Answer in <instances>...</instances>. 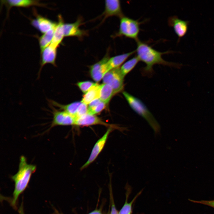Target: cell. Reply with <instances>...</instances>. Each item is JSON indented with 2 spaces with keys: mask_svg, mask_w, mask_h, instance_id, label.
Instances as JSON below:
<instances>
[{
  "mask_svg": "<svg viewBox=\"0 0 214 214\" xmlns=\"http://www.w3.org/2000/svg\"><path fill=\"white\" fill-rule=\"evenodd\" d=\"M57 49L50 45L40 53V66L37 73V79L40 78L42 70L46 64H50L56 67V60Z\"/></svg>",
  "mask_w": 214,
  "mask_h": 214,
  "instance_id": "obj_10",
  "label": "cell"
},
{
  "mask_svg": "<svg viewBox=\"0 0 214 214\" xmlns=\"http://www.w3.org/2000/svg\"><path fill=\"white\" fill-rule=\"evenodd\" d=\"M54 210H55V212L57 214H62V213H59L58 212L57 210H56V209H54Z\"/></svg>",
  "mask_w": 214,
  "mask_h": 214,
  "instance_id": "obj_31",
  "label": "cell"
},
{
  "mask_svg": "<svg viewBox=\"0 0 214 214\" xmlns=\"http://www.w3.org/2000/svg\"><path fill=\"white\" fill-rule=\"evenodd\" d=\"M110 214H119V213L116 209L114 204V203L112 204L111 210Z\"/></svg>",
  "mask_w": 214,
  "mask_h": 214,
  "instance_id": "obj_28",
  "label": "cell"
},
{
  "mask_svg": "<svg viewBox=\"0 0 214 214\" xmlns=\"http://www.w3.org/2000/svg\"><path fill=\"white\" fill-rule=\"evenodd\" d=\"M124 77L119 67L111 69L107 72L104 75L103 81L104 84L111 86L115 95L123 89Z\"/></svg>",
  "mask_w": 214,
  "mask_h": 214,
  "instance_id": "obj_6",
  "label": "cell"
},
{
  "mask_svg": "<svg viewBox=\"0 0 214 214\" xmlns=\"http://www.w3.org/2000/svg\"><path fill=\"white\" fill-rule=\"evenodd\" d=\"M34 12L36 18L31 20V24L42 33L46 32L56 25L57 23L38 14L35 11Z\"/></svg>",
  "mask_w": 214,
  "mask_h": 214,
  "instance_id": "obj_12",
  "label": "cell"
},
{
  "mask_svg": "<svg viewBox=\"0 0 214 214\" xmlns=\"http://www.w3.org/2000/svg\"><path fill=\"white\" fill-rule=\"evenodd\" d=\"M47 101L48 104L57 107L59 109L62 110L75 117L78 108L81 103V102H76L68 104L63 105L50 99H48Z\"/></svg>",
  "mask_w": 214,
  "mask_h": 214,
  "instance_id": "obj_17",
  "label": "cell"
},
{
  "mask_svg": "<svg viewBox=\"0 0 214 214\" xmlns=\"http://www.w3.org/2000/svg\"><path fill=\"white\" fill-rule=\"evenodd\" d=\"M89 214H102L101 212L98 210H95Z\"/></svg>",
  "mask_w": 214,
  "mask_h": 214,
  "instance_id": "obj_30",
  "label": "cell"
},
{
  "mask_svg": "<svg viewBox=\"0 0 214 214\" xmlns=\"http://www.w3.org/2000/svg\"><path fill=\"white\" fill-rule=\"evenodd\" d=\"M106 104L101 101L98 105L92 109H88L87 113L92 115H95L98 114L100 112L105 108Z\"/></svg>",
  "mask_w": 214,
  "mask_h": 214,
  "instance_id": "obj_26",
  "label": "cell"
},
{
  "mask_svg": "<svg viewBox=\"0 0 214 214\" xmlns=\"http://www.w3.org/2000/svg\"><path fill=\"white\" fill-rule=\"evenodd\" d=\"M81 24V21L79 19L73 23H64V36L80 37L83 36L84 32L79 28Z\"/></svg>",
  "mask_w": 214,
  "mask_h": 214,
  "instance_id": "obj_16",
  "label": "cell"
},
{
  "mask_svg": "<svg viewBox=\"0 0 214 214\" xmlns=\"http://www.w3.org/2000/svg\"><path fill=\"white\" fill-rule=\"evenodd\" d=\"M168 22L169 26L173 28L178 37L179 41L187 33L189 23V21L183 20L174 15L169 17Z\"/></svg>",
  "mask_w": 214,
  "mask_h": 214,
  "instance_id": "obj_11",
  "label": "cell"
},
{
  "mask_svg": "<svg viewBox=\"0 0 214 214\" xmlns=\"http://www.w3.org/2000/svg\"><path fill=\"white\" fill-rule=\"evenodd\" d=\"M88 111V107L87 105L81 102L78 108L75 116L76 120L87 114Z\"/></svg>",
  "mask_w": 214,
  "mask_h": 214,
  "instance_id": "obj_25",
  "label": "cell"
},
{
  "mask_svg": "<svg viewBox=\"0 0 214 214\" xmlns=\"http://www.w3.org/2000/svg\"><path fill=\"white\" fill-rule=\"evenodd\" d=\"M142 23L136 20L123 15L120 18L119 28L116 36H124L138 40L140 31V25Z\"/></svg>",
  "mask_w": 214,
  "mask_h": 214,
  "instance_id": "obj_4",
  "label": "cell"
},
{
  "mask_svg": "<svg viewBox=\"0 0 214 214\" xmlns=\"http://www.w3.org/2000/svg\"><path fill=\"white\" fill-rule=\"evenodd\" d=\"M135 52V50L110 58L108 64L110 69L119 67L129 57Z\"/></svg>",
  "mask_w": 214,
  "mask_h": 214,
  "instance_id": "obj_18",
  "label": "cell"
},
{
  "mask_svg": "<svg viewBox=\"0 0 214 214\" xmlns=\"http://www.w3.org/2000/svg\"><path fill=\"white\" fill-rule=\"evenodd\" d=\"M48 105L52 115V121L49 130L57 126L75 125L76 119L74 116L64 111L57 110L51 105Z\"/></svg>",
  "mask_w": 214,
  "mask_h": 214,
  "instance_id": "obj_5",
  "label": "cell"
},
{
  "mask_svg": "<svg viewBox=\"0 0 214 214\" xmlns=\"http://www.w3.org/2000/svg\"><path fill=\"white\" fill-rule=\"evenodd\" d=\"M114 95L111 85L104 83L100 85L99 98L102 102L106 104L108 103Z\"/></svg>",
  "mask_w": 214,
  "mask_h": 214,
  "instance_id": "obj_20",
  "label": "cell"
},
{
  "mask_svg": "<svg viewBox=\"0 0 214 214\" xmlns=\"http://www.w3.org/2000/svg\"><path fill=\"white\" fill-rule=\"evenodd\" d=\"M141 191L138 193L130 202H128L127 198L125 202L119 213V214H131L132 205L137 198L141 194Z\"/></svg>",
  "mask_w": 214,
  "mask_h": 214,
  "instance_id": "obj_23",
  "label": "cell"
},
{
  "mask_svg": "<svg viewBox=\"0 0 214 214\" xmlns=\"http://www.w3.org/2000/svg\"><path fill=\"white\" fill-rule=\"evenodd\" d=\"M139 61L138 58L136 56L125 62L120 67L121 72L123 76L125 77L130 72Z\"/></svg>",
  "mask_w": 214,
  "mask_h": 214,
  "instance_id": "obj_22",
  "label": "cell"
},
{
  "mask_svg": "<svg viewBox=\"0 0 214 214\" xmlns=\"http://www.w3.org/2000/svg\"><path fill=\"white\" fill-rule=\"evenodd\" d=\"M137 46L135 50L136 56L140 61L146 64L141 69L142 73L146 75L150 76L153 72V67L156 64L172 67H179V64L164 60L163 55L171 53V51L160 52L153 48L147 43L138 40L136 41Z\"/></svg>",
  "mask_w": 214,
  "mask_h": 214,
  "instance_id": "obj_1",
  "label": "cell"
},
{
  "mask_svg": "<svg viewBox=\"0 0 214 214\" xmlns=\"http://www.w3.org/2000/svg\"><path fill=\"white\" fill-rule=\"evenodd\" d=\"M102 101L99 98L96 99L92 102L89 104L88 107V109H92L98 105Z\"/></svg>",
  "mask_w": 214,
  "mask_h": 214,
  "instance_id": "obj_27",
  "label": "cell"
},
{
  "mask_svg": "<svg viewBox=\"0 0 214 214\" xmlns=\"http://www.w3.org/2000/svg\"><path fill=\"white\" fill-rule=\"evenodd\" d=\"M114 129L113 128H109L103 136L97 141L92 150L88 160L81 166V169L86 168L96 159L103 149L110 133Z\"/></svg>",
  "mask_w": 214,
  "mask_h": 214,
  "instance_id": "obj_8",
  "label": "cell"
},
{
  "mask_svg": "<svg viewBox=\"0 0 214 214\" xmlns=\"http://www.w3.org/2000/svg\"><path fill=\"white\" fill-rule=\"evenodd\" d=\"M123 95L131 108L143 117L153 129L155 134L160 133V128L158 122L144 103L139 99L126 92Z\"/></svg>",
  "mask_w": 214,
  "mask_h": 214,
  "instance_id": "obj_3",
  "label": "cell"
},
{
  "mask_svg": "<svg viewBox=\"0 0 214 214\" xmlns=\"http://www.w3.org/2000/svg\"><path fill=\"white\" fill-rule=\"evenodd\" d=\"M56 26L38 37L40 53L51 43Z\"/></svg>",
  "mask_w": 214,
  "mask_h": 214,
  "instance_id": "obj_21",
  "label": "cell"
},
{
  "mask_svg": "<svg viewBox=\"0 0 214 214\" xmlns=\"http://www.w3.org/2000/svg\"><path fill=\"white\" fill-rule=\"evenodd\" d=\"M105 10L103 13V20L111 16L120 18L123 16L120 1L118 0H107L105 1Z\"/></svg>",
  "mask_w": 214,
  "mask_h": 214,
  "instance_id": "obj_13",
  "label": "cell"
},
{
  "mask_svg": "<svg viewBox=\"0 0 214 214\" xmlns=\"http://www.w3.org/2000/svg\"><path fill=\"white\" fill-rule=\"evenodd\" d=\"M100 125L118 129L121 132L124 131L126 128H122L115 125L106 123L101 119L95 115L87 114L84 116L77 119L75 125L79 126H86L92 125Z\"/></svg>",
  "mask_w": 214,
  "mask_h": 214,
  "instance_id": "obj_7",
  "label": "cell"
},
{
  "mask_svg": "<svg viewBox=\"0 0 214 214\" xmlns=\"http://www.w3.org/2000/svg\"><path fill=\"white\" fill-rule=\"evenodd\" d=\"M2 4L7 7L8 10L13 7H28L32 6L45 7V5L40 3L39 1L33 0H1Z\"/></svg>",
  "mask_w": 214,
  "mask_h": 214,
  "instance_id": "obj_14",
  "label": "cell"
},
{
  "mask_svg": "<svg viewBox=\"0 0 214 214\" xmlns=\"http://www.w3.org/2000/svg\"><path fill=\"white\" fill-rule=\"evenodd\" d=\"M36 169V165L27 163L24 156L20 157L18 170L16 173L11 176V179L14 182L15 187L10 203L14 209L17 208L19 196L28 186L31 176Z\"/></svg>",
  "mask_w": 214,
  "mask_h": 214,
  "instance_id": "obj_2",
  "label": "cell"
},
{
  "mask_svg": "<svg viewBox=\"0 0 214 214\" xmlns=\"http://www.w3.org/2000/svg\"><path fill=\"white\" fill-rule=\"evenodd\" d=\"M96 84L91 81H86L78 82L77 85L81 91L85 94Z\"/></svg>",
  "mask_w": 214,
  "mask_h": 214,
  "instance_id": "obj_24",
  "label": "cell"
},
{
  "mask_svg": "<svg viewBox=\"0 0 214 214\" xmlns=\"http://www.w3.org/2000/svg\"><path fill=\"white\" fill-rule=\"evenodd\" d=\"M109 58L108 56L106 55L100 61L91 66L90 74L95 81L98 82L100 81L105 74L111 70L108 64Z\"/></svg>",
  "mask_w": 214,
  "mask_h": 214,
  "instance_id": "obj_9",
  "label": "cell"
},
{
  "mask_svg": "<svg viewBox=\"0 0 214 214\" xmlns=\"http://www.w3.org/2000/svg\"><path fill=\"white\" fill-rule=\"evenodd\" d=\"M100 85L96 83L84 94L81 102L87 105L93 100L99 98Z\"/></svg>",
  "mask_w": 214,
  "mask_h": 214,
  "instance_id": "obj_19",
  "label": "cell"
},
{
  "mask_svg": "<svg viewBox=\"0 0 214 214\" xmlns=\"http://www.w3.org/2000/svg\"><path fill=\"white\" fill-rule=\"evenodd\" d=\"M64 23L62 17L59 15L58 16V22L54 30L51 42L50 44L57 48L64 37L63 30Z\"/></svg>",
  "mask_w": 214,
  "mask_h": 214,
  "instance_id": "obj_15",
  "label": "cell"
},
{
  "mask_svg": "<svg viewBox=\"0 0 214 214\" xmlns=\"http://www.w3.org/2000/svg\"><path fill=\"white\" fill-rule=\"evenodd\" d=\"M18 212L19 214H25L23 210V202H22L18 209Z\"/></svg>",
  "mask_w": 214,
  "mask_h": 214,
  "instance_id": "obj_29",
  "label": "cell"
}]
</instances>
